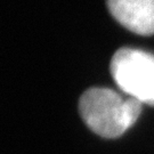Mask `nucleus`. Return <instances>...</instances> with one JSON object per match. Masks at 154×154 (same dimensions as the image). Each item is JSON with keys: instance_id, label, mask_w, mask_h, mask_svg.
<instances>
[{"instance_id": "3", "label": "nucleus", "mask_w": 154, "mask_h": 154, "mask_svg": "<svg viewBox=\"0 0 154 154\" xmlns=\"http://www.w3.org/2000/svg\"><path fill=\"white\" fill-rule=\"evenodd\" d=\"M111 15L139 35L154 34V0H107Z\"/></svg>"}, {"instance_id": "1", "label": "nucleus", "mask_w": 154, "mask_h": 154, "mask_svg": "<svg viewBox=\"0 0 154 154\" xmlns=\"http://www.w3.org/2000/svg\"><path fill=\"white\" fill-rule=\"evenodd\" d=\"M143 104L123 97L109 88H90L79 100V112L88 128L107 139L120 137L130 129L140 116Z\"/></svg>"}, {"instance_id": "2", "label": "nucleus", "mask_w": 154, "mask_h": 154, "mask_svg": "<svg viewBox=\"0 0 154 154\" xmlns=\"http://www.w3.org/2000/svg\"><path fill=\"white\" fill-rule=\"evenodd\" d=\"M111 74L127 96L154 106V54L121 48L112 57Z\"/></svg>"}]
</instances>
